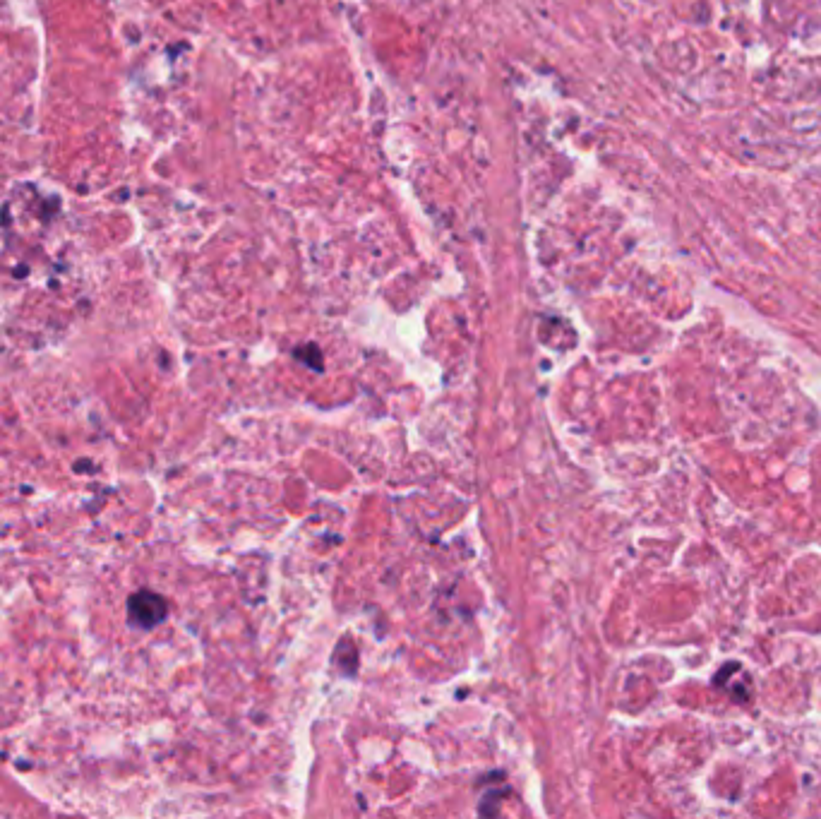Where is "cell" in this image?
Instances as JSON below:
<instances>
[{"label":"cell","mask_w":821,"mask_h":819,"mask_svg":"<svg viewBox=\"0 0 821 819\" xmlns=\"http://www.w3.org/2000/svg\"><path fill=\"white\" fill-rule=\"evenodd\" d=\"M169 615V603L161 599L154 591H137L128 601V620L130 625L140 630H152L159 623H164Z\"/></svg>","instance_id":"6da1fadb"}]
</instances>
